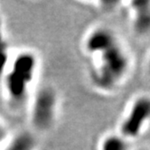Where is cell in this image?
Returning a JSON list of instances; mask_svg holds the SVG:
<instances>
[{
    "label": "cell",
    "mask_w": 150,
    "mask_h": 150,
    "mask_svg": "<svg viewBox=\"0 0 150 150\" xmlns=\"http://www.w3.org/2000/svg\"><path fill=\"white\" fill-rule=\"evenodd\" d=\"M81 52L89 81L96 91L114 93L129 76L132 56L112 28L99 25L88 30L81 41Z\"/></svg>",
    "instance_id": "obj_1"
},
{
    "label": "cell",
    "mask_w": 150,
    "mask_h": 150,
    "mask_svg": "<svg viewBox=\"0 0 150 150\" xmlns=\"http://www.w3.org/2000/svg\"><path fill=\"white\" fill-rule=\"evenodd\" d=\"M39 68V56L33 50L21 49L9 55L0 82L6 102L14 110L27 106L35 91Z\"/></svg>",
    "instance_id": "obj_2"
},
{
    "label": "cell",
    "mask_w": 150,
    "mask_h": 150,
    "mask_svg": "<svg viewBox=\"0 0 150 150\" xmlns=\"http://www.w3.org/2000/svg\"><path fill=\"white\" fill-rule=\"evenodd\" d=\"M26 108L32 131L48 132L55 125L59 115L60 98L56 89L49 85L35 89Z\"/></svg>",
    "instance_id": "obj_3"
},
{
    "label": "cell",
    "mask_w": 150,
    "mask_h": 150,
    "mask_svg": "<svg viewBox=\"0 0 150 150\" xmlns=\"http://www.w3.org/2000/svg\"><path fill=\"white\" fill-rule=\"evenodd\" d=\"M150 120V99L146 93H140L128 102L119 123V132L131 142L141 137Z\"/></svg>",
    "instance_id": "obj_4"
},
{
    "label": "cell",
    "mask_w": 150,
    "mask_h": 150,
    "mask_svg": "<svg viewBox=\"0 0 150 150\" xmlns=\"http://www.w3.org/2000/svg\"><path fill=\"white\" fill-rule=\"evenodd\" d=\"M127 13L133 30L139 35L148 34L150 28L149 0H136L127 2Z\"/></svg>",
    "instance_id": "obj_5"
},
{
    "label": "cell",
    "mask_w": 150,
    "mask_h": 150,
    "mask_svg": "<svg viewBox=\"0 0 150 150\" xmlns=\"http://www.w3.org/2000/svg\"><path fill=\"white\" fill-rule=\"evenodd\" d=\"M38 141L32 130H21L9 137L1 150H37Z\"/></svg>",
    "instance_id": "obj_6"
},
{
    "label": "cell",
    "mask_w": 150,
    "mask_h": 150,
    "mask_svg": "<svg viewBox=\"0 0 150 150\" xmlns=\"http://www.w3.org/2000/svg\"><path fill=\"white\" fill-rule=\"evenodd\" d=\"M130 142L119 132L105 134L99 141L98 150H130Z\"/></svg>",
    "instance_id": "obj_7"
},
{
    "label": "cell",
    "mask_w": 150,
    "mask_h": 150,
    "mask_svg": "<svg viewBox=\"0 0 150 150\" xmlns=\"http://www.w3.org/2000/svg\"><path fill=\"white\" fill-rule=\"evenodd\" d=\"M9 137H10V135H9L8 128H7L6 123L0 119V150H1L3 148V146L6 145Z\"/></svg>",
    "instance_id": "obj_8"
},
{
    "label": "cell",
    "mask_w": 150,
    "mask_h": 150,
    "mask_svg": "<svg viewBox=\"0 0 150 150\" xmlns=\"http://www.w3.org/2000/svg\"><path fill=\"white\" fill-rule=\"evenodd\" d=\"M137 150H148V148H145V147H140V148H138Z\"/></svg>",
    "instance_id": "obj_9"
}]
</instances>
